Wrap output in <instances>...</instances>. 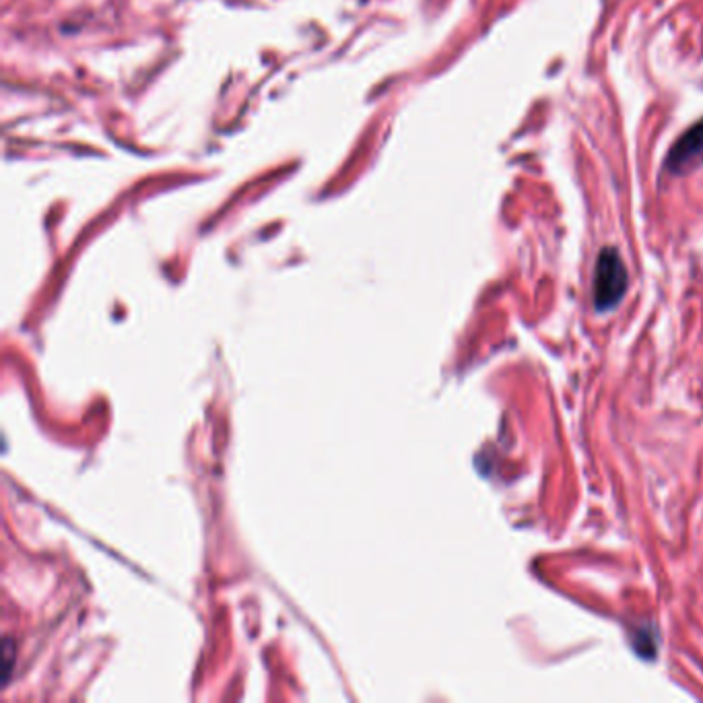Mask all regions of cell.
I'll return each instance as SVG.
<instances>
[{
  "label": "cell",
  "instance_id": "7a4b0ae2",
  "mask_svg": "<svg viewBox=\"0 0 703 703\" xmlns=\"http://www.w3.org/2000/svg\"><path fill=\"white\" fill-rule=\"evenodd\" d=\"M703 163V120L693 124L679 137V141L668 151L666 170L671 174H685Z\"/></svg>",
  "mask_w": 703,
  "mask_h": 703
},
{
  "label": "cell",
  "instance_id": "6da1fadb",
  "mask_svg": "<svg viewBox=\"0 0 703 703\" xmlns=\"http://www.w3.org/2000/svg\"><path fill=\"white\" fill-rule=\"evenodd\" d=\"M629 285L625 262L615 248H605L598 254L594 269V306L598 312L613 310L623 299Z\"/></svg>",
  "mask_w": 703,
  "mask_h": 703
}]
</instances>
